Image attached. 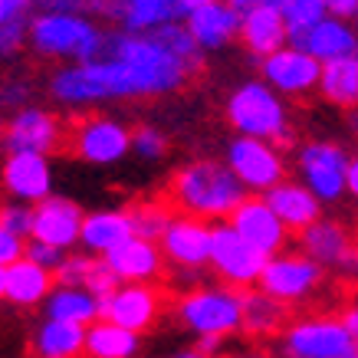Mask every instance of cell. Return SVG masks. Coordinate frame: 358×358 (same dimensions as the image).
<instances>
[{"label":"cell","mask_w":358,"mask_h":358,"mask_svg":"<svg viewBox=\"0 0 358 358\" xmlns=\"http://www.w3.org/2000/svg\"><path fill=\"white\" fill-rule=\"evenodd\" d=\"M66 141L63 122L50 109L40 106H23L7 119V135H3V152L7 155H50L59 152Z\"/></svg>","instance_id":"8fae6325"},{"label":"cell","mask_w":358,"mask_h":358,"mask_svg":"<svg viewBox=\"0 0 358 358\" xmlns=\"http://www.w3.org/2000/svg\"><path fill=\"white\" fill-rule=\"evenodd\" d=\"M319 96L326 99L329 106H338V109H348V112L358 109V56L322 66Z\"/></svg>","instance_id":"4dcf8cb0"},{"label":"cell","mask_w":358,"mask_h":358,"mask_svg":"<svg viewBox=\"0 0 358 358\" xmlns=\"http://www.w3.org/2000/svg\"><path fill=\"white\" fill-rule=\"evenodd\" d=\"M30 83H23V79H10V83H3L0 86V106H7V109H23L27 106V99H30Z\"/></svg>","instance_id":"7bdbcfd3"},{"label":"cell","mask_w":358,"mask_h":358,"mask_svg":"<svg viewBox=\"0 0 358 358\" xmlns=\"http://www.w3.org/2000/svg\"><path fill=\"white\" fill-rule=\"evenodd\" d=\"M27 260L40 263L43 270H50L56 276V270H59L66 260V250H56V247H50V243H40V240H27Z\"/></svg>","instance_id":"60d3db41"},{"label":"cell","mask_w":358,"mask_h":358,"mask_svg":"<svg viewBox=\"0 0 358 358\" xmlns=\"http://www.w3.org/2000/svg\"><path fill=\"white\" fill-rule=\"evenodd\" d=\"M247 187L237 181V174L230 171L224 162L214 158H194L178 168V174L168 185V201L178 214L197 220H214L224 224L230 220V214L247 201Z\"/></svg>","instance_id":"7a4b0ae2"},{"label":"cell","mask_w":358,"mask_h":358,"mask_svg":"<svg viewBox=\"0 0 358 358\" xmlns=\"http://www.w3.org/2000/svg\"><path fill=\"white\" fill-rule=\"evenodd\" d=\"M155 40L162 46H168L181 63L191 69V73H197L201 69V63H204V50L197 46V40L191 36V30L185 27V20H178V23H168V27H162V30H155L152 33Z\"/></svg>","instance_id":"d6a6232c"},{"label":"cell","mask_w":358,"mask_h":358,"mask_svg":"<svg viewBox=\"0 0 358 358\" xmlns=\"http://www.w3.org/2000/svg\"><path fill=\"white\" fill-rule=\"evenodd\" d=\"M119 286H122V282L115 280V273L109 270V263L102 260V257H96V266H92V273H89L86 289H89L92 296H96L99 303H102V299H109V296L115 293Z\"/></svg>","instance_id":"ab89813d"},{"label":"cell","mask_w":358,"mask_h":358,"mask_svg":"<svg viewBox=\"0 0 358 358\" xmlns=\"http://www.w3.org/2000/svg\"><path fill=\"white\" fill-rule=\"evenodd\" d=\"M168 358H210V355H204L201 348H181V352H174V355H168Z\"/></svg>","instance_id":"f5cc1de1"},{"label":"cell","mask_w":358,"mask_h":358,"mask_svg":"<svg viewBox=\"0 0 358 358\" xmlns=\"http://www.w3.org/2000/svg\"><path fill=\"white\" fill-rule=\"evenodd\" d=\"M7 296V270H0V299Z\"/></svg>","instance_id":"db71d44e"},{"label":"cell","mask_w":358,"mask_h":358,"mask_svg":"<svg viewBox=\"0 0 358 358\" xmlns=\"http://www.w3.org/2000/svg\"><path fill=\"white\" fill-rule=\"evenodd\" d=\"M102 260L109 263V270L115 273L119 282H155L164 270L162 247L145 237H131L129 243H122L119 250H112Z\"/></svg>","instance_id":"cb8c5ba5"},{"label":"cell","mask_w":358,"mask_h":358,"mask_svg":"<svg viewBox=\"0 0 358 358\" xmlns=\"http://www.w3.org/2000/svg\"><path fill=\"white\" fill-rule=\"evenodd\" d=\"M348 194L358 201V158H352V164H348Z\"/></svg>","instance_id":"f907efd6"},{"label":"cell","mask_w":358,"mask_h":358,"mask_svg":"<svg viewBox=\"0 0 358 358\" xmlns=\"http://www.w3.org/2000/svg\"><path fill=\"white\" fill-rule=\"evenodd\" d=\"M210 240H214V224L178 214L158 240V247L164 253V263L174 270H204L210 266Z\"/></svg>","instance_id":"2e32d148"},{"label":"cell","mask_w":358,"mask_h":358,"mask_svg":"<svg viewBox=\"0 0 358 358\" xmlns=\"http://www.w3.org/2000/svg\"><path fill=\"white\" fill-rule=\"evenodd\" d=\"M33 352L36 358H86V329L43 319L33 336Z\"/></svg>","instance_id":"f546056e"},{"label":"cell","mask_w":358,"mask_h":358,"mask_svg":"<svg viewBox=\"0 0 358 358\" xmlns=\"http://www.w3.org/2000/svg\"><path fill=\"white\" fill-rule=\"evenodd\" d=\"M33 0H0V23L10 20H30Z\"/></svg>","instance_id":"f6af8a7d"},{"label":"cell","mask_w":358,"mask_h":358,"mask_svg":"<svg viewBox=\"0 0 358 358\" xmlns=\"http://www.w3.org/2000/svg\"><path fill=\"white\" fill-rule=\"evenodd\" d=\"M131 237H135L131 210L106 207V210H92V214H86L79 247H83V253H89V257H109L112 250H119L122 243H129Z\"/></svg>","instance_id":"603a6c76"},{"label":"cell","mask_w":358,"mask_h":358,"mask_svg":"<svg viewBox=\"0 0 358 358\" xmlns=\"http://www.w3.org/2000/svg\"><path fill=\"white\" fill-rule=\"evenodd\" d=\"M185 27L197 40V46L204 53L224 50L227 43L240 40V13L230 7L227 0H214L207 7H197L185 17Z\"/></svg>","instance_id":"7402d4cb"},{"label":"cell","mask_w":358,"mask_h":358,"mask_svg":"<svg viewBox=\"0 0 358 358\" xmlns=\"http://www.w3.org/2000/svg\"><path fill=\"white\" fill-rule=\"evenodd\" d=\"M185 20L178 0H122L119 30L125 33H155L168 23Z\"/></svg>","instance_id":"f1b7e54d"},{"label":"cell","mask_w":358,"mask_h":358,"mask_svg":"<svg viewBox=\"0 0 358 358\" xmlns=\"http://www.w3.org/2000/svg\"><path fill=\"white\" fill-rule=\"evenodd\" d=\"M43 319H56V322H73V326H96L102 319V303L89 289L79 286H56L50 299L43 303Z\"/></svg>","instance_id":"4316f807"},{"label":"cell","mask_w":358,"mask_h":358,"mask_svg":"<svg viewBox=\"0 0 358 358\" xmlns=\"http://www.w3.org/2000/svg\"><path fill=\"white\" fill-rule=\"evenodd\" d=\"M181 3V10H185V17L191 10H197V7H207V3H214V0H178Z\"/></svg>","instance_id":"816d5d0a"},{"label":"cell","mask_w":358,"mask_h":358,"mask_svg":"<svg viewBox=\"0 0 358 358\" xmlns=\"http://www.w3.org/2000/svg\"><path fill=\"white\" fill-rule=\"evenodd\" d=\"M348 152L336 141H306L296 152V181H303L322 204L348 194Z\"/></svg>","instance_id":"8992f818"},{"label":"cell","mask_w":358,"mask_h":358,"mask_svg":"<svg viewBox=\"0 0 358 358\" xmlns=\"http://www.w3.org/2000/svg\"><path fill=\"white\" fill-rule=\"evenodd\" d=\"M299 253H306L322 270L329 266V270H338L345 276H358V243L336 220L322 217L319 224L303 230L299 234Z\"/></svg>","instance_id":"e0dca14e"},{"label":"cell","mask_w":358,"mask_h":358,"mask_svg":"<svg viewBox=\"0 0 358 358\" xmlns=\"http://www.w3.org/2000/svg\"><path fill=\"white\" fill-rule=\"evenodd\" d=\"M338 319L345 322L348 336L355 338V345H358V303H355V306H348V309H345V313H342V315H338Z\"/></svg>","instance_id":"681fc988"},{"label":"cell","mask_w":358,"mask_h":358,"mask_svg":"<svg viewBox=\"0 0 358 358\" xmlns=\"http://www.w3.org/2000/svg\"><path fill=\"white\" fill-rule=\"evenodd\" d=\"M289 46H299L309 56H315L322 66L358 56V27L355 20H338V17H326L315 27H309L306 33H299L296 40H289Z\"/></svg>","instance_id":"ffe728a7"},{"label":"cell","mask_w":358,"mask_h":358,"mask_svg":"<svg viewBox=\"0 0 358 358\" xmlns=\"http://www.w3.org/2000/svg\"><path fill=\"white\" fill-rule=\"evenodd\" d=\"M30 46L43 59L89 63L102 53L106 30L89 13H33L30 17Z\"/></svg>","instance_id":"277c9868"},{"label":"cell","mask_w":358,"mask_h":358,"mask_svg":"<svg viewBox=\"0 0 358 358\" xmlns=\"http://www.w3.org/2000/svg\"><path fill=\"white\" fill-rule=\"evenodd\" d=\"M164 309V296L155 282H122L119 289L102 299V319L129 329L135 336L148 332Z\"/></svg>","instance_id":"4fadbf2b"},{"label":"cell","mask_w":358,"mask_h":358,"mask_svg":"<svg viewBox=\"0 0 358 358\" xmlns=\"http://www.w3.org/2000/svg\"><path fill=\"white\" fill-rule=\"evenodd\" d=\"M36 13H86V0H33Z\"/></svg>","instance_id":"ee69618b"},{"label":"cell","mask_w":358,"mask_h":358,"mask_svg":"<svg viewBox=\"0 0 358 358\" xmlns=\"http://www.w3.org/2000/svg\"><path fill=\"white\" fill-rule=\"evenodd\" d=\"M280 10L286 17V27H289V40H296L299 33H306L319 20H326L329 3L326 0H280Z\"/></svg>","instance_id":"e575fe53"},{"label":"cell","mask_w":358,"mask_h":358,"mask_svg":"<svg viewBox=\"0 0 358 358\" xmlns=\"http://www.w3.org/2000/svg\"><path fill=\"white\" fill-rule=\"evenodd\" d=\"M53 289H56L53 273L23 257L20 263H13L7 270V296L3 299L17 306V309H36V306H43L50 299Z\"/></svg>","instance_id":"484cf974"},{"label":"cell","mask_w":358,"mask_h":358,"mask_svg":"<svg viewBox=\"0 0 358 358\" xmlns=\"http://www.w3.org/2000/svg\"><path fill=\"white\" fill-rule=\"evenodd\" d=\"M263 201L276 210V217L286 224L289 234H303V230H309L313 224L322 220V201H319L303 181H289V178H286L282 185L266 191Z\"/></svg>","instance_id":"44dd1931"},{"label":"cell","mask_w":358,"mask_h":358,"mask_svg":"<svg viewBox=\"0 0 358 358\" xmlns=\"http://www.w3.org/2000/svg\"><path fill=\"white\" fill-rule=\"evenodd\" d=\"M83 207L69 197H46L40 204L33 207V237L30 240H40V243H50L56 250H69L79 247V237H83Z\"/></svg>","instance_id":"d6986e66"},{"label":"cell","mask_w":358,"mask_h":358,"mask_svg":"<svg viewBox=\"0 0 358 358\" xmlns=\"http://www.w3.org/2000/svg\"><path fill=\"white\" fill-rule=\"evenodd\" d=\"M174 315L194 338H230L243 332V293L230 286H194L178 299Z\"/></svg>","instance_id":"5b68a950"},{"label":"cell","mask_w":358,"mask_h":358,"mask_svg":"<svg viewBox=\"0 0 358 358\" xmlns=\"http://www.w3.org/2000/svg\"><path fill=\"white\" fill-rule=\"evenodd\" d=\"M0 227L10 230L13 237L30 240L33 237V207L20 204V201H7V204H0Z\"/></svg>","instance_id":"8d00e7d4"},{"label":"cell","mask_w":358,"mask_h":358,"mask_svg":"<svg viewBox=\"0 0 358 358\" xmlns=\"http://www.w3.org/2000/svg\"><path fill=\"white\" fill-rule=\"evenodd\" d=\"M329 3V17L338 20H355L358 17V0H326Z\"/></svg>","instance_id":"7dc6e473"},{"label":"cell","mask_w":358,"mask_h":358,"mask_svg":"<svg viewBox=\"0 0 358 358\" xmlns=\"http://www.w3.org/2000/svg\"><path fill=\"white\" fill-rule=\"evenodd\" d=\"M240 43L257 59H266L276 50L289 46V27H286V17H282L280 7L240 17Z\"/></svg>","instance_id":"d4e9b609"},{"label":"cell","mask_w":358,"mask_h":358,"mask_svg":"<svg viewBox=\"0 0 358 358\" xmlns=\"http://www.w3.org/2000/svg\"><path fill=\"white\" fill-rule=\"evenodd\" d=\"M224 164L237 174V181L247 187V194L257 197H263L266 191L286 181V162L273 141L234 135L227 145V155H224Z\"/></svg>","instance_id":"52a82bcc"},{"label":"cell","mask_w":358,"mask_h":358,"mask_svg":"<svg viewBox=\"0 0 358 358\" xmlns=\"http://www.w3.org/2000/svg\"><path fill=\"white\" fill-rule=\"evenodd\" d=\"M0 185L13 201L36 207L53 197V164L46 155H7L0 162Z\"/></svg>","instance_id":"ac0fdd59"},{"label":"cell","mask_w":358,"mask_h":358,"mask_svg":"<svg viewBox=\"0 0 358 358\" xmlns=\"http://www.w3.org/2000/svg\"><path fill=\"white\" fill-rule=\"evenodd\" d=\"M260 79L270 89H276L280 96L303 99L313 89H319L322 63L315 56H309L306 50H299V46H282L273 56L260 59Z\"/></svg>","instance_id":"5bb4252c"},{"label":"cell","mask_w":358,"mask_h":358,"mask_svg":"<svg viewBox=\"0 0 358 358\" xmlns=\"http://www.w3.org/2000/svg\"><path fill=\"white\" fill-rule=\"evenodd\" d=\"M227 3L240 13V17L257 13V10H270V7H280V0H227Z\"/></svg>","instance_id":"bcb514c9"},{"label":"cell","mask_w":358,"mask_h":358,"mask_svg":"<svg viewBox=\"0 0 358 358\" xmlns=\"http://www.w3.org/2000/svg\"><path fill=\"white\" fill-rule=\"evenodd\" d=\"M230 358H266L263 352H237V355H230Z\"/></svg>","instance_id":"11a10c76"},{"label":"cell","mask_w":358,"mask_h":358,"mask_svg":"<svg viewBox=\"0 0 358 358\" xmlns=\"http://www.w3.org/2000/svg\"><path fill=\"white\" fill-rule=\"evenodd\" d=\"M27 257V240L13 237L10 230L0 227V270H10L13 263H20Z\"/></svg>","instance_id":"b9f144b4"},{"label":"cell","mask_w":358,"mask_h":358,"mask_svg":"<svg viewBox=\"0 0 358 358\" xmlns=\"http://www.w3.org/2000/svg\"><path fill=\"white\" fill-rule=\"evenodd\" d=\"M131 155H138L141 162H158L168 155V138L155 125H138L131 129Z\"/></svg>","instance_id":"d590c367"},{"label":"cell","mask_w":358,"mask_h":358,"mask_svg":"<svg viewBox=\"0 0 358 358\" xmlns=\"http://www.w3.org/2000/svg\"><path fill=\"white\" fill-rule=\"evenodd\" d=\"M141 348V336L129 329L99 319L86 329V358H135Z\"/></svg>","instance_id":"1f68e13d"},{"label":"cell","mask_w":358,"mask_h":358,"mask_svg":"<svg viewBox=\"0 0 358 358\" xmlns=\"http://www.w3.org/2000/svg\"><path fill=\"white\" fill-rule=\"evenodd\" d=\"M355 27H358V17H355Z\"/></svg>","instance_id":"680465c9"},{"label":"cell","mask_w":358,"mask_h":358,"mask_svg":"<svg viewBox=\"0 0 358 358\" xmlns=\"http://www.w3.org/2000/svg\"><path fill=\"white\" fill-rule=\"evenodd\" d=\"M131 210V224H135V237H145L158 243L164 237V230L171 227V220L178 217L164 201H141V204L129 207Z\"/></svg>","instance_id":"836d02e7"},{"label":"cell","mask_w":358,"mask_h":358,"mask_svg":"<svg viewBox=\"0 0 358 358\" xmlns=\"http://www.w3.org/2000/svg\"><path fill=\"white\" fill-rule=\"evenodd\" d=\"M23 46H30V20L0 23V59L20 56Z\"/></svg>","instance_id":"f35d334b"},{"label":"cell","mask_w":358,"mask_h":358,"mask_svg":"<svg viewBox=\"0 0 358 358\" xmlns=\"http://www.w3.org/2000/svg\"><path fill=\"white\" fill-rule=\"evenodd\" d=\"M3 135H7V122L0 119V148H3Z\"/></svg>","instance_id":"9f6ffc18"},{"label":"cell","mask_w":358,"mask_h":358,"mask_svg":"<svg viewBox=\"0 0 358 358\" xmlns=\"http://www.w3.org/2000/svg\"><path fill=\"white\" fill-rule=\"evenodd\" d=\"M194 76L152 33H106V46L89 63L59 66L46 89L59 106L86 109L119 99H155L185 89Z\"/></svg>","instance_id":"6da1fadb"},{"label":"cell","mask_w":358,"mask_h":358,"mask_svg":"<svg viewBox=\"0 0 358 358\" xmlns=\"http://www.w3.org/2000/svg\"><path fill=\"white\" fill-rule=\"evenodd\" d=\"M286 309L280 299H273L253 286V289H243V332L253 338H270V336H280L286 332Z\"/></svg>","instance_id":"83f0119b"},{"label":"cell","mask_w":358,"mask_h":358,"mask_svg":"<svg viewBox=\"0 0 358 358\" xmlns=\"http://www.w3.org/2000/svg\"><path fill=\"white\" fill-rule=\"evenodd\" d=\"M92 266H96V257H89V253H66L63 266L56 270V286H79V289H86Z\"/></svg>","instance_id":"74e56055"},{"label":"cell","mask_w":358,"mask_h":358,"mask_svg":"<svg viewBox=\"0 0 358 358\" xmlns=\"http://www.w3.org/2000/svg\"><path fill=\"white\" fill-rule=\"evenodd\" d=\"M227 224L247 240L250 247L260 250L266 260L286 253V247H289V230H286V224H282V220L276 217V210L257 194H250L247 201L230 214Z\"/></svg>","instance_id":"9a60e30c"},{"label":"cell","mask_w":358,"mask_h":358,"mask_svg":"<svg viewBox=\"0 0 358 358\" xmlns=\"http://www.w3.org/2000/svg\"><path fill=\"white\" fill-rule=\"evenodd\" d=\"M230 129L243 138L273 141L276 148L293 145V129H289V109L276 89H270L263 79H247L230 92L224 106Z\"/></svg>","instance_id":"3957f363"},{"label":"cell","mask_w":358,"mask_h":358,"mask_svg":"<svg viewBox=\"0 0 358 358\" xmlns=\"http://www.w3.org/2000/svg\"><path fill=\"white\" fill-rule=\"evenodd\" d=\"M69 148L86 164L109 168L131 155V129L112 115H89L69 131Z\"/></svg>","instance_id":"30bf717a"},{"label":"cell","mask_w":358,"mask_h":358,"mask_svg":"<svg viewBox=\"0 0 358 358\" xmlns=\"http://www.w3.org/2000/svg\"><path fill=\"white\" fill-rule=\"evenodd\" d=\"M322 282V266L313 263L306 253H280L266 263V270L260 276V289L273 299H280L282 306L303 303L319 289Z\"/></svg>","instance_id":"7c38bea8"},{"label":"cell","mask_w":358,"mask_h":358,"mask_svg":"<svg viewBox=\"0 0 358 358\" xmlns=\"http://www.w3.org/2000/svg\"><path fill=\"white\" fill-rule=\"evenodd\" d=\"M266 257L257 247H250L237 230L224 224H214V240H210V270L217 273L224 286L230 289H253L260 286V276L266 270Z\"/></svg>","instance_id":"ba28073f"},{"label":"cell","mask_w":358,"mask_h":358,"mask_svg":"<svg viewBox=\"0 0 358 358\" xmlns=\"http://www.w3.org/2000/svg\"><path fill=\"white\" fill-rule=\"evenodd\" d=\"M355 345L342 319L332 315H306L286 326L282 332V355L286 358H342Z\"/></svg>","instance_id":"9c48e42d"},{"label":"cell","mask_w":358,"mask_h":358,"mask_svg":"<svg viewBox=\"0 0 358 358\" xmlns=\"http://www.w3.org/2000/svg\"><path fill=\"white\" fill-rule=\"evenodd\" d=\"M342 358H358V348H352V352H348V355H342Z\"/></svg>","instance_id":"6f0895ef"},{"label":"cell","mask_w":358,"mask_h":358,"mask_svg":"<svg viewBox=\"0 0 358 358\" xmlns=\"http://www.w3.org/2000/svg\"><path fill=\"white\" fill-rule=\"evenodd\" d=\"M194 348H201V352H204V355H210V358H217L220 348H224V338L204 336V338H197V342H194Z\"/></svg>","instance_id":"c3c4849f"}]
</instances>
